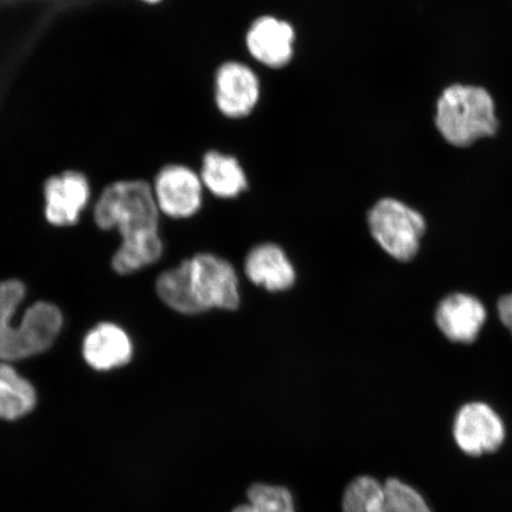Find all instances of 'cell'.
<instances>
[{"label":"cell","mask_w":512,"mask_h":512,"mask_svg":"<svg viewBox=\"0 0 512 512\" xmlns=\"http://www.w3.org/2000/svg\"><path fill=\"white\" fill-rule=\"evenodd\" d=\"M246 496L247 502L232 512H297L292 492L283 485L254 483Z\"/></svg>","instance_id":"obj_17"},{"label":"cell","mask_w":512,"mask_h":512,"mask_svg":"<svg viewBox=\"0 0 512 512\" xmlns=\"http://www.w3.org/2000/svg\"><path fill=\"white\" fill-rule=\"evenodd\" d=\"M36 390L9 362H0V419L16 420L36 405Z\"/></svg>","instance_id":"obj_16"},{"label":"cell","mask_w":512,"mask_h":512,"mask_svg":"<svg viewBox=\"0 0 512 512\" xmlns=\"http://www.w3.org/2000/svg\"><path fill=\"white\" fill-rule=\"evenodd\" d=\"M91 196L88 179L79 171H64L44 184L46 219L55 227H72L78 223Z\"/></svg>","instance_id":"obj_10"},{"label":"cell","mask_w":512,"mask_h":512,"mask_svg":"<svg viewBox=\"0 0 512 512\" xmlns=\"http://www.w3.org/2000/svg\"><path fill=\"white\" fill-rule=\"evenodd\" d=\"M371 236L393 259L408 262L419 253L426 220L418 210L395 198H382L368 214Z\"/></svg>","instance_id":"obj_5"},{"label":"cell","mask_w":512,"mask_h":512,"mask_svg":"<svg viewBox=\"0 0 512 512\" xmlns=\"http://www.w3.org/2000/svg\"><path fill=\"white\" fill-rule=\"evenodd\" d=\"M453 434L460 450L478 457L496 452L503 445L505 427L501 416L486 403L471 402L460 408Z\"/></svg>","instance_id":"obj_8"},{"label":"cell","mask_w":512,"mask_h":512,"mask_svg":"<svg viewBox=\"0 0 512 512\" xmlns=\"http://www.w3.org/2000/svg\"><path fill=\"white\" fill-rule=\"evenodd\" d=\"M156 291L162 302L182 315L192 316L209 310L238 309V273L226 259L200 253L159 275Z\"/></svg>","instance_id":"obj_2"},{"label":"cell","mask_w":512,"mask_h":512,"mask_svg":"<svg viewBox=\"0 0 512 512\" xmlns=\"http://www.w3.org/2000/svg\"><path fill=\"white\" fill-rule=\"evenodd\" d=\"M159 219L155 195L145 181L115 182L102 191L94 210L96 226L117 229L123 240L113 256L115 272L136 273L162 258Z\"/></svg>","instance_id":"obj_1"},{"label":"cell","mask_w":512,"mask_h":512,"mask_svg":"<svg viewBox=\"0 0 512 512\" xmlns=\"http://www.w3.org/2000/svg\"><path fill=\"white\" fill-rule=\"evenodd\" d=\"M200 177L203 187L223 200L236 198L248 188L247 176L239 160L219 151L204 155Z\"/></svg>","instance_id":"obj_15"},{"label":"cell","mask_w":512,"mask_h":512,"mask_svg":"<svg viewBox=\"0 0 512 512\" xmlns=\"http://www.w3.org/2000/svg\"><path fill=\"white\" fill-rule=\"evenodd\" d=\"M488 312L480 300L467 293H452L435 310V323L448 341L471 344L484 328Z\"/></svg>","instance_id":"obj_11"},{"label":"cell","mask_w":512,"mask_h":512,"mask_svg":"<svg viewBox=\"0 0 512 512\" xmlns=\"http://www.w3.org/2000/svg\"><path fill=\"white\" fill-rule=\"evenodd\" d=\"M343 512H432L424 497L398 478L380 482L360 476L348 484L342 497Z\"/></svg>","instance_id":"obj_6"},{"label":"cell","mask_w":512,"mask_h":512,"mask_svg":"<svg viewBox=\"0 0 512 512\" xmlns=\"http://www.w3.org/2000/svg\"><path fill=\"white\" fill-rule=\"evenodd\" d=\"M294 40L292 25L271 16L256 19L246 37L249 54L270 68L285 67L292 60Z\"/></svg>","instance_id":"obj_12"},{"label":"cell","mask_w":512,"mask_h":512,"mask_svg":"<svg viewBox=\"0 0 512 512\" xmlns=\"http://www.w3.org/2000/svg\"><path fill=\"white\" fill-rule=\"evenodd\" d=\"M25 286L16 279L0 283V361L24 360L47 351L59 337L63 315L59 307L37 302L14 322L25 297Z\"/></svg>","instance_id":"obj_3"},{"label":"cell","mask_w":512,"mask_h":512,"mask_svg":"<svg viewBox=\"0 0 512 512\" xmlns=\"http://www.w3.org/2000/svg\"><path fill=\"white\" fill-rule=\"evenodd\" d=\"M144 2L155 4V3L160 2V0H144Z\"/></svg>","instance_id":"obj_19"},{"label":"cell","mask_w":512,"mask_h":512,"mask_svg":"<svg viewBox=\"0 0 512 512\" xmlns=\"http://www.w3.org/2000/svg\"><path fill=\"white\" fill-rule=\"evenodd\" d=\"M258 76L246 64L230 61L217 69L215 100L217 108L230 119L247 117L258 104Z\"/></svg>","instance_id":"obj_9"},{"label":"cell","mask_w":512,"mask_h":512,"mask_svg":"<svg viewBox=\"0 0 512 512\" xmlns=\"http://www.w3.org/2000/svg\"><path fill=\"white\" fill-rule=\"evenodd\" d=\"M441 136L457 147L492 137L498 130L495 104L484 88L453 85L441 94L435 119Z\"/></svg>","instance_id":"obj_4"},{"label":"cell","mask_w":512,"mask_h":512,"mask_svg":"<svg viewBox=\"0 0 512 512\" xmlns=\"http://www.w3.org/2000/svg\"><path fill=\"white\" fill-rule=\"evenodd\" d=\"M82 354L95 370L107 371L126 366L133 356V344L127 332L114 323H100L83 341Z\"/></svg>","instance_id":"obj_14"},{"label":"cell","mask_w":512,"mask_h":512,"mask_svg":"<svg viewBox=\"0 0 512 512\" xmlns=\"http://www.w3.org/2000/svg\"><path fill=\"white\" fill-rule=\"evenodd\" d=\"M498 317L512 335V292L498 300Z\"/></svg>","instance_id":"obj_18"},{"label":"cell","mask_w":512,"mask_h":512,"mask_svg":"<svg viewBox=\"0 0 512 512\" xmlns=\"http://www.w3.org/2000/svg\"><path fill=\"white\" fill-rule=\"evenodd\" d=\"M152 190L160 213L171 219H190L202 208L203 183L188 166H165L158 172Z\"/></svg>","instance_id":"obj_7"},{"label":"cell","mask_w":512,"mask_h":512,"mask_svg":"<svg viewBox=\"0 0 512 512\" xmlns=\"http://www.w3.org/2000/svg\"><path fill=\"white\" fill-rule=\"evenodd\" d=\"M252 284L270 292H285L296 284L297 273L284 249L275 243H261L246 256L243 265Z\"/></svg>","instance_id":"obj_13"}]
</instances>
